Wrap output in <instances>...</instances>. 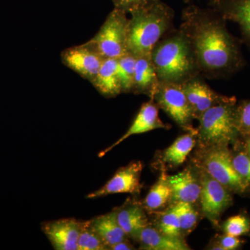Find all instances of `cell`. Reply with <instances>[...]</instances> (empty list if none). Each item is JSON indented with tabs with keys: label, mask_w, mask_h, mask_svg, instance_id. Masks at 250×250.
<instances>
[{
	"label": "cell",
	"mask_w": 250,
	"mask_h": 250,
	"mask_svg": "<svg viewBox=\"0 0 250 250\" xmlns=\"http://www.w3.org/2000/svg\"><path fill=\"white\" fill-rule=\"evenodd\" d=\"M126 14L114 8L98 32L86 43L104 59H119L127 54L129 18Z\"/></svg>",
	"instance_id": "8992f818"
},
{
	"label": "cell",
	"mask_w": 250,
	"mask_h": 250,
	"mask_svg": "<svg viewBox=\"0 0 250 250\" xmlns=\"http://www.w3.org/2000/svg\"><path fill=\"white\" fill-rule=\"evenodd\" d=\"M196 134L188 132L177 138L172 145L164 151L163 159L171 166H179L186 161L196 144Z\"/></svg>",
	"instance_id": "44dd1931"
},
{
	"label": "cell",
	"mask_w": 250,
	"mask_h": 250,
	"mask_svg": "<svg viewBox=\"0 0 250 250\" xmlns=\"http://www.w3.org/2000/svg\"><path fill=\"white\" fill-rule=\"evenodd\" d=\"M246 146H245V149H246L247 152H248V154L250 155V135H248V136H246Z\"/></svg>",
	"instance_id": "d6a6232c"
},
{
	"label": "cell",
	"mask_w": 250,
	"mask_h": 250,
	"mask_svg": "<svg viewBox=\"0 0 250 250\" xmlns=\"http://www.w3.org/2000/svg\"><path fill=\"white\" fill-rule=\"evenodd\" d=\"M241 243L242 241L240 239L239 237L225 234L220 237L218 243L213 247L212 250H234L239 248Z\"/></svg>",
	"instance_id": "f546056e"
},
{
	"label": "cell",
	"mask_w": 250,
	"mask_h": 250,
	"mask_svg": "<svg viewBox=\"0 0 250 250\" xmlns=\"http://www.w3.org/2000/svg\"><path fill=\"white\" fill-rule=\"evenodd\" d=\"M231 153L233 167L238 174L250 185V155L246 149Z\"/></svg>",
	"instance_id": "83f0119b"
},
{
	"label": "cell",
	"mask_w": 250,
	"mask_h": 250,
	"mask_svg": "<svg viewBox=\"0 0 250 250\" xmlns=\"http://www.w3.org/2000/svg\"><path fill=\"white\" fill-rule=\"evenodd\" d=\"M168 125L161 121L159 116V106L154 100L150 99L147 103H144L140 108L137 116H136L132 124L124 135L118 141L99 153V156L103 157L112 150L118 145L124 142L130 136L134 135L143 134L152 130L157 129H167Z\"/></svg>",
	"instance_id": "4fadbf2b"
},
{
	"label": "cell",
	"mask_w": 250,
	"mask_h": 250,
	"mask_svg": "<svg viewBox=\"0 0 250 250\" xmlns=\"http://www.w3.org/2000/svg\"><path fill=\"white\" fill-rule=\"evenodd\" d=\"M140 249L146 250H188L190 248L182 238L164 234L159 229L146 227L140 233L138 241Z\"/></svg>",
	"instance_id": "ffe728a7"
},
{
	"label": "cell",
	"mask_w": 250,
	"mask_h": 250,
	"mask_svg": "<svg viewBox=\"0 0 250 250\" xmlns=\"http://www.w3.org/2000/svg\"><path fill=\"white\" fill-rule=\"evenodd\" d=\"M114 211L120 226L128 238L138 241L141 231L149 225L143 205L136 202L127 201Z\"/></svg>",
	"instance_id": "2e32d148"
},
{
	"label": "cell",
	"mask_w": 250,
	"mask_h": 250,
	"mask_svg": "<svg viewBox=\"0 0 250 250\" xmlns=\"http://www.w3.org/2000/svg\"><path fill=\"white\" fill-rule=\"evenodd\" d=\"M158 228V229L161 232L167 236L182 238V232L180 223L173 207H171L170 209L167 210V211L161 217Z\"/></svg>",
	"instance_id": "484cf974"
},
{
	"label": "cell",
	"mask_w": 250,
	"mask_h": 250,
	"mask_svg": "<svg viewBox=\"0 0 250 250\" xmlns=\"http://www.w3.org/2000/svg\"><path fill=\"white\" fill-rule=\"evenodd\" d=\"M172 189L167 180V176L163 174L152 187L143 203L145 209H161L172 200Z\"/></svg>",
	"instance_id": "7402d4cb"
},
{
	"label": "cell",
	"mask_w": 250,
	"mask_h": 250,
	"mask_svg": "<svg viewBox=\"0 0 250 250\" xmlns=\"http://www.w3.org/2000/svg\"><path fill=\"white\" fill-rule=\"evenodd\" d=\"M209 6L225 21L238 24L243 41L250 49V0H210Z\"/></svg>",
	"instance_id": "5bb4252c"
},
{
	"label": "cell",
	"mask_w": 250,
	"mask_h": 250,
	"mask_svg": "<svg viewBox=\"0 0 250 250\" xmlns=\"http://www.w3.org/2000/svg\"><path fill=\"white\" fill-rule=\"evenodd\" d=\"M151 57L160 83L182 84L201 75L191 44L179 28L172 29L156 44Z\"/></svg>",
	"instance_id": "3957f363"
},
{
	"label": "cell",
	"mask_w": 250,
	"mask_h": 250,
	"mask_svg": "<svg viewBox=\"0 0 250 250\" xmlns=\"http://www.w3.org/2000/svg\"><path fill=\"white\" fill-rule=\"evenodd\" d=\"M90 83L105 98H115L122 93L118 75V59H105L98 75Z\"/></svg>",
	"instance_id": "d6986e66"
},
{
	"label": "cell",
	"mask_w": 250,
	"mask_h": 250,
	"mask_svg": "<svg viewBox=\"0 0 250 250\" xmlns=\"http://www.w3.org/2000/svg\"><path fill=\"white\" fill-rule=\"evenodd\" d=\"M237 121L241 136L250 135V101L237 104Z\"/></svg>",
	"instance_id": "f1b7e54d"
},
{
	"label": "cell",
	"mask_w": 250,
	"mask_h": 250,
	"mask_svg": "<svg viewBox=\"0 0 250 250\" xmlns=\"http://www.w3.org/2000/svg\"><path fill=\"white\" fill-rule=\"evenodd\" d=\"M167 180L172 192L171 201L174 203L187 202L193 205L200 199L201 192L200 178L189 167L174 175L167 176Z\"/></svg>",
	"instance_id": "9a60e30c"
},
{
	"label": "cell",
	"mask_w": 250,
	"mask_h": 250,
	"mask_svg": "<svg viewBox=\"0 0 250 250\" xmlns=\"http://www.w3.org/2000/svg\"><path fill=\"white\" fill-rule=\"evenodd\" d=\"M198 156L200 169L218 181L230 191L245 193L250 185L235 170L231 153L225 146L202 147Z\"/></svg>",
	"instance_id": "5b68a950"
},
{
	"label": "cell",
	"mask_w": 250,
	"mask_h": 250,
	"mask_svg": "<svg viewBox=\"0 0 250 250\" xmlns=\"http://www.w3.org/2000/svg\"><path fill=\"white\" fill-rule=\"evenodd\" d=\"M236 98L215 105L207 110L198 120L197 129L202 147L236 144L241 136L237 121Z\"/></svg>",
	"instance_id": "277c9868"
},
{
	"label": "cell",
	"mask_w": 250,
	"mask_h": 250,
	"mask_svg": "<svg viewBox=\"0 0 250 250\" xmlns=\"http://www.w3.org/2000/svg\"><path fill=\"white\" fill-rule=\"evenodd\" d=\"M152 100L180 127L197 135V129L192 126L193 116L182 84L160 83Z\"/></svg>",
	"instance_id": "52a82bcc"
},
{
	"label": "cell",
	"mask_w": 250,
	"mask_h": 250,
	"mask_svg": "<svg viewBox=\"0 0 250 250\" xmlns=\"http://www.w3.org/2000/svg\"><path fill=\"white\" fill-rule=\"evenodd\" d=\"M108 250H135L134 247L131 244L129 241V239L125 240V241L120 242L116 243L108 248Z\"/></svg>",
	"instance_id": "1f68e13d"
},
{
	"label": "cell",
	"mask_w": 250,
	"mask_h": 250,
	"mask_svg": "<svg viewBox=\"0 0 250 250\" xmlns=\"http://www.w3.org/2000/svg\"><path fill=\"white\" fill-rule=\"evenodd\" d=\"M225 234L240 237L250 233V219L245 215H236L230 217L223 224Z\"/></svg>",
	"instance_id": "4316f807"
},
{
	"label": "cell",
	"mask_w": 250,
	"mask_h": 250,
	"mask_svg": "<svg viewBox=\"0 0 250 250\" xmlns=\"http://www.w3.org/2000/svg\"><path fill=\"white\" fill-rule=\"evenodd\" d=\"M203 77L199 75L182 83L192 116L196 120L200 119L207 110L215 105L230 101L234 98L217 93L206 83Z\"/></svg>",
	"instance_id": "8fae6325"
},
{
	"label": "cell",
	"mask_w": 250,
	"mask_h": 250,
	"mask_svg": "<svg viewBox=\"0 0 250 250\" xmlns=\"http://www.w3.org/2000/svg\"><path fill=\"white\" fill-rule=\"evenodd\" d=\"M143 166L140 161H134L127 166L118 169L114 175L98 190L90 192L88 199L100 198L119 193H139L142 185L141 184V172Z\"/></svg>",
	"instance_id": "30bf717a"
},
{
	"label": "cell",
	"mask_w": 250,
	"mask_h": 250,
	"mask_svg": "<svg viewBox=\"0 0 250 250\" xmlns=\"http://www.w3.org/2000/svg\"><path fill=\"white\" fill-rule=\"evenodd\" d=\"M77 250H107L101 238L90 226L89 220L82 221Z\"/></svg>",
	"instance_id": "d4e9b609"
},
{
	"label": "cell",
	"mask_w": 250,
	"mask_h": 250,
	"mask_svg": "<svg viewBox=\"0 0 250 250\" xmlns=\"http://www.w3.org/2000/svg\"><path fill=\"white\" fill-rule=\"evenodd\" d=\"M172 207L178 217L182 233L192 231L196 226L198 220V213L194 208L193 205L179 202H175Z\"/></svg>",
	"instance_id": "cb8c5ba5"
},
{
	"label": "cell",
	"mask_w": 250,
	"mask_h": 250,
	"mask_svg": "<svg viewBox=\"0 0 250 250\" xmlns=\"http://www.w3.org/2000/svg\"><path fill=\"white\" fill-rule=\"evenodd\" d=\"M114 8L130 14L135 9L142 6L147 0H111Z\"/></svg>",
	"instance_id": "4dcf8cb0"
},
{
	"label": "cell",
	"mask_w": 250,
	"mask_h": 250,
	"mask_svg": "<svg viewBox=\"0 0 250 250\" xmlns=\"http://www.w3.org/2000/svg\"><path fill=\"white\" fill-rule=\"evenodd\" d=\"M136 59V56L130 53L125 54L118 59V75L122 93L132 92Z\"/></svg>",
	"instance_id": "603a6c76"
},
{
	"label": "cell",
	"mask_w": 250,
	"mask_h": 250,
	"mask_svg": "<svg viewBox=\"0 0 250 250\" xmlns=\"http://www.w3.org/2000/svg\"><path fill=\"white\" fill-rule=\"evenodd\" d=\"M129 14L128 53L136 57L151 54L156 44L174 29V10L162 0H147Z\"/></svg>",
	"instance_id": "7a4b0ae2"
},
{
	"label": "cell",
	"mask_w": 250,
	"mask_h": 250,
	"mask_svg": "<svg viewBox=\"0 0 250 250\" xmlns=\"http://www.w3.org/2000/svg\"><path fill=\"white\" fill-rule=\"evenodd\" d=\"M82 221L63 218L45 222L41 225L42 232L56 250H77Z\"/></svg>",
	"instance_id": "7c38bea8"
},
{
	"label": "cell",
	"mask_w": 250,
	"mask_h": 250,
	"mask_svg": "<svg viewBox=\"0 0 250 250\" xmlns=\"http://www.w3.org/2000/svg\"><path fill=\"white\" fill-rule=\"evenodd\" d=\"M160 82L153 64L151 54L136 57L135 64L134 85V94H144L150 99L154 98Z\"/></svg>",
	"instance_id": "e0dca14e"
},
{
	"label": "cell",
	"mask_w": 250,
	"mask_h": 250,
	"mask_svg": "<svg viewBox=\"0 0 250 250\" xmlns=\"http://www.w3.org/2000/svg\"><path fill=\"white\" fill-rule=\"evenodd\" d=\"M201 192L200 200L206 218L218 226L220 217L233 203L231 191L200 169Z\"/></svg>",
	"instance_id": "ba28073f"
},
{
	"label": "cell",
	"mask_w": 250,
	"mask_h": 250,
	"mask_svg": "<svg viewBox=\"0 0 250 250\" xmlns=\"http://www.w3.org/2000/svg\"><path fill=\"white\" fill-rule=\"evenodd\" d=\"M184 2L186 3V4H189V3L191 2L192 0H183Z\"/></svg>",
	"instance_id": "836d02e7"
},
{
	"label": "cell",
	"mask_w": 250,
	"mask_h": 250,
	"mask_svg": "<svg viewBox=\"0 0 250 250\" xmlns=\"http://www.w3.org/2000/svg\"><path fill=\"white\" fill-rule=\"evenodd\" d=\"M182 21L179 29L191 44L202 76L227 78L245 66L240 41L215 10L190 4L182 11Z\"/></svg>",
	"instance_id": "6da1fadb"
},
{
	"label": "cell",
	"mask_w": 250,
	"mask_h": 250,
	"mask_svg": "<svg viewBox=\"0 0 250 250\" xmlns=\"http://www.w3.org/2000/svg\"><path fill=\"white\" fill-rule=\"evenodd\" d=\"M90 226L104 243L107 250L110 247L129 239L117 220L116 213L99 215L89 220Z\"/></svg>",
	"instance_id": "ac0fdd59"
},
{
	"label": "cell",
	"mask_w": 250,
	"mask_h": 250,
	"mask_svg": "<svg viewBox=\"0 0 250 250\" xmlns=\"http://www.w3.org/2000/svg\"><path fill=\"white\" fill-rule=\"evenodd\" d=\"M61 59L65 66L90 83L95 80L105 59L86 42L64 49Z\"/></svg>",
	"instance_id": "9c48e42d"
}]
</instances>
